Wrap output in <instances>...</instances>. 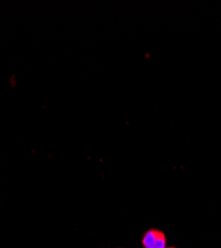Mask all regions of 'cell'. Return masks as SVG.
<instances>
[{
  "label": "cell",
  "mask_w": 221,
  "mask_h": 248,
  "mask_svg": "<svg viewBox=\"0 0 221 248\" xmlns=\"http://www.w3.org/2000/svg\"><path fill=\"white\" fill-rule=\"evenodd\" d=\"M168 248H174V247H168Z\"/></svg>",
  "instance_id": "2"
},
{
  "label": "cell",
  "mask_w": 221,
  "mask_h": 248,
  "mask_svg": "<svg viewBox=\"0 0 221 248\" xmlns=\"http://www.w3.org/2000/svg\"><path fill=\"white\" fill-rule=\"evenodd\" d=\"M145 248H166L167 238L163 232L157 230H151L146 232L143 238Z\"/></svg>",
  "instance_id": "1"
}]
</instances>
